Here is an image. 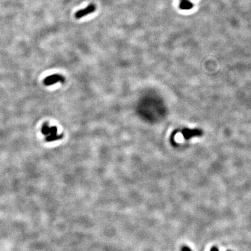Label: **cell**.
Listing matches in <instances>:
<instances>
[{
  "instance_id": "1",
  "label": "cell",
  "mask_w": 251,
  "mask_h": 251,
  "mask_svg": "<svg viewBox=\"0 0 251 251\" xmlns=\"http://www.w3.org/2000/svg\"><path fill=\"white\" fill-rule=\"evenodd\" d=\"M42 133L44 136H46L45 140L47 142H53L61 140L63 138V134H58V129L55 126L50 127L47 124L42 126Z\"/></svg>"
},
{
  "instance_id": "2",
  "label": "cell",
  "mask_w": 251,
  "mask_h": 251,
  "mask_svg": "<svg viewBox=\"0 0 251 251\" xmlns=\"http://www.w3.org/2000/svg\"><path fill=\"white\" fill-rule=\"evenodd\" d=\"M96 10V6L94 4H90L87 6L86 8L82 9L80 10H78L76 12L74 16L76 19H81L84 16H86L92 13H93Z\"/></svg>"
},
{
  "instance_id": "3",
  "label": "cell",
  "mask_w": 251,
  "mask_h": 251,
  "mask_svg": "<svg viewBox=\"0 0 251 251\" xmlns=\"http://www.w3.org/2000/svg\"><path fill=\"white\" fill-rule=\"evenodd\" d=\"M202 134V131L199 129L184 128L181 131V134L186 140H189L194 137H200Z\"/></svg>"
},
{
  "instance_id": "4",
  "label": "cell",
  "mask_w": 251,
  "mask_h": 251,
  "mask_svg": "<svg viewBox=\"0 0 251 251\" xmlns=\"http://www.w3.org/2000/svg\"><path fill=\"white\" fill-rule=\"evenodd\" d=\"M65 79L62 76L58 74H54L45 78L44 80V84L47 85H51L59 82L63 83Z\"/></svg>"
},
{
  "instance_id": "5",
  "label": "cell",
  "mask_w": 251,
  "mask_h": 251,
  "mask_svg": "<svg viewBox=\"0 0 251 251\" xmlns=\"http://www.w3.org/2000/svg\"><path fill=\"white\" fill-rule=\"evenodd\" d=\"M180 7L184 10H189L193 7V4L189 0H180Z\"/></svg>"
},
{
  "instance_id": "6",
  "label": "cell",
  "mask_w": 251,
  "mask_h": 251,
  "mask_svg": "<svg viewBox=\"0 0 251 251\" xmlns=\"http://www.w3.org/2000/svg\"><path fill=\"white\" fill-rule=\"evenodd\" d=\"M182 251H191V250L187 247H184L182 248Z\"/></svg>"
},
{
  "instance_id": "7",
  "label": "cell",
  "mask_w": 251,
  "mask_h": 251,
  "mask_svg": "<svg viewBox=\"0 0 251 251\" xmlns=\"http://www.w3.org/2000/svg\"><path fill=\"white\" fill-rule=\"evenodd\" d=\"M210 251H219V250L218 248L216 247H213L212 248V249L210 250Z\"/></svg>"
}]
</instances>
